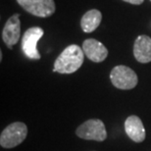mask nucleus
<instances>
[{
  "label": "nucleus",
  "instance_id": "9b49d317",
  "mask_svg": "<svg viewBox=\"0 0 151 151\" xmlns=\"http://www.w3.org/2000/svg\"><path fill=\"white\" fill-rule=\"evenodd\" d=\"M102 20V14L96 9H91L83 15L81 20V27L86 34L94 32L98 28Z\"/></svg>",
  "mask_w": 151,
  "mask_h": 151
},
{
  "label": "nucleus",
  "instance_id": "f8f14e48",
  "mask_svg": "<svg viewBox=\"0 0 151 151\" xmlns=\"http://www.w3.org/2000/svg\"><path fill=\"white\" fill-rule=\"evenodd\" d=\"M125 2H128L129 4H134V5H140L142 4L144 0H123Z\"/></svg>",
  "mask_w": 151,
  "mask_h": 151
},
{
  "label": "nucleus",
  "instance_id": "7ed1b4c3",
  "mask_svg": "<svg viewBox=\"0 0 151 151\" xmlns=\"http://www.w3.org/2000/svg\"><path fill=\"white\" fill-rule=\"evenodd\" d=\"M112 84L119 89H132L137 86L138 78L132 69L124 65L116 66L110 73Z\"/></svg>",
  "mask_w": 151,
  "mask_h": 151
},
{
  "label": "nucleus",
  "instance_id": "f03ea898",
  "mask_svg": "<svg viewBox=\"0 0 151 151\" xmlns=\"http://www.w3.org/2000/svg\"><path fill=\"white\" fill-rule=\"evenodd\" d=\"M28 135V128L22 122H15L3 129L0 135V145L4 148H13L18 146Z\"/></svg>",
  "mask_w": 151,
  "mask_h": 151
},
{
  "label": "nucleus",
  "instance_id": "ddd939ff",
  "mask_svg": "<svg viewBox=\"0 0 151 151\" xmlns=\"http://www.w3.org/2000/svg\"><path fill=\"white\" fill-rule=\"evenodd\" d=\"M0 60H2V52H0Z\"/></svg>",
  "mask_w": 151,
  "mask_h": 151
},
{
  "label": "nucleus",
  "instance_id": "0eeeda50",
  "mask_svg": "<svg viewBox=\"0 0 151 151\" xmlns=\"http://www.w3.org/2000/svg\"><path fill=\"white\" fill-rule=\"evenodd\" d=\"M21 35L20 14H14L6 22L2 31V39L9 49H12L18 43Z\"/></svg>",
  "mask_w": 151,
  "mask_h": 151
},
{
  "label": "nucleus",
  "instance_id": "423d86ee",
  "mask_svg": "<svg viewBox=\"0 0 151 151\" xmlns=\"http://www.w3.org/2000/svg\"><path fill=\"white\" fill-rule=\"evenodd\" d=\"M18 4L35 17L47 18L55 13L54 0H17Z\"/></svg>",
  "mask_w": 151,
  "mask_h": 151
},
{
  "label": "nucleus",
  "instance_id": "9d476101",
  "mask_svg": "<svg viewBox=\"0 0 151 151\" xmlns=\"http://www.w3.org/2000/svg\"><path fill=\"white\" fill-rule=\"evenodd\" d=\"M134 55L137 61L142 64L151 62V37L141 35L137 37L134 45Z\"/></svg>",
  "mask_w": 151,
  "mask_h": 151
},
{
  "label": "nucleus",
  "instance_id": "f257e3e1",
  "mask_svg": "<svg viewBox=\"0 0 151 151\" xmlns=\"http://www.w3.org/2000/svg\"><path fill=\"white\" fill-rule=\"evenodd\" d=\"M83 60V50L77 44L69 45L55 60L53 72L59 74H73L81 67Z\"/></svg>",
  "mask_w": 151,
  "mask_h": 151
},
{
  "label": "nucleus",
  "instance_id": "6e6552de",
  "mask_svg": "<svg viewBox=\"0 0 151 151\" xmlns=\"http://www.w3.org/2000/svg\"><path fill=\"white\" fill-rule=\"evenodd\" d=\"M83 53L89 60L95 63L104 61L108 56V50L103 43L94 38H87L83 43Z\"/></svg>",
  "mask_w": 151,
  "mask_h": 151
},
{
  "label": "nucleus",
  "instance_id": "20e7f679",
  "mask_svg": "<svg viewBox=\"0 0 151 151\" xmlns=\"http://www.w3.org/2000/svg\"><path fill=\"white\" fill-rule=\"evenodd\" d=\"M76 134L80 138L86 140L104 141L107 137L104 123L98 119L87 120L77 129Z\"/></svg>",
  "mask_w": 151,
  "mask_h": 151
},
{
  "label": "nucleus",
  "instance_id": "39448f33",
  "mask_svg": "<svg viewBox=\"0 0 151 151\" xmlns=\"http://www.w3.org/2000/svg\"><path fill=\"white\" fill-rule=\"evenodd\" d=\"M44 35L43 29L40 27H32L26 31L22 38V49L25 55L29 59L39 60L40 54L37 50V42Z\"/></svg>",
  "mask_w": 151,
  "mask_h": 151
},
{
  "label": "nucleus",
  "instance_id": "1a4fd4ad",
  "mask_svg": "<svg viewBox=\"0 0 151 151\" xmlns=\"http://www.w3.org/2000/svg\"><path fill=\"white\" fill-rule=\"evenodd\" d=\"M125 131L128 137L134 142L139 143L145 139V129H144L140 118L137 116L132 115L127 118L125 122Z\"/></svg>",
  "mask_w": 151,
  "mask_h": 151
},
{
  "label": "nucleus",
  "instance_id": "4468645a",
  "mask_svg": "<svg viewBox=\"0 0 151 151\" xmlns=\"http://www.w3.org/2000/svg\"><path fill=\"white\" fill-rule=\"evenodd\" d=\"M150 1H151V0H150Z\"/></svg>",
  "mask_w": 151,
  "mask_h": 151
}]
</instances>
